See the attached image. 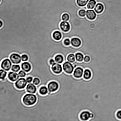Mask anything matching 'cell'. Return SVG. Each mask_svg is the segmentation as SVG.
<instances>
[{"label":"cell","mask_w":121,"mask_h":121,"mask_svg":"<svg viewBox=\"0 0 121 121\" xmlns=\"http://www.w3.org/2000/svg\"><path fill=\"white\" fill-rule=\"evenodd\" d=\"M37 98L35 94L27 93L25 95L22 97V101L26 106H30L35 104L36 102Z\"/></svg>","instance_id":"6da1fadb"},{"label":"cell","mask_w":121,"mask_h":121,"mask_svg":"<svg viewBox=\"0 0 121 121\" xmlns=\"http://www.w3.org/2000/svg\"><path fill=\"white\" fill-rule=\"evenodd\" d=\"M63 69L68 74H72L73 73L74 68L73 64L68 61L63 62L62 64Z\"/></svg>","instance_id":"7a4b0ae2"},{"label":"cell","mask_w":121,"mask_h":121,"mask_svg":"<svg viewBox=\"0 0 121 121\" xmlns=\"http://www.w3.org/2000/svg\"><path fill=\"white\" fill-rule=\"evenodd\" d=\"M12 65V62L9 58H5L3 60L0 65L1 68L6 71L10 70Z\"/></svg>","instance_id":"3957f363"},{"label":"cell","mask_w":121,"mask_h":121,"mask_svg":"<svg viewBox=\"0 0 121 121\" xmlns=\"http://www.w3.org/2000/svg\"><path fill=\"white\" fill-rule=\"evenodd\" d=\"M94 117L93 114L88 111L82 112L79 115V117L81 121H88Z\"/></svg>","instance_id":"277c9868"},{"label":"cell","mask_w":121,"mask_h":121,"mask_svg":"<svg viewBox=\"0 0 121 121\" xmlns=\"http://www.w3.org/2000/svg\"><path fill=\"white\" fill-rule=\"evenodd\" d=\"M27 83L26 79L25 78H20L15 82V85L17 88L22 89L25 88Z\"/></svg>","instance_id":"5b68a950"},{"label":"cell","mask_w":121,"mask_h":121,"mask_svg":"<svg viewBox=\"0 0 121 121\" xmlns=\"http://www.w3.org/2000/svg\"><path fill=\"white\" fill-rule=\"evenodd\" d=\"M9 59L14 64H20L22 60L21 55L16 53L11 54L10 55Z\"/></svg>","instance_id":"8992f818"},{"label":"cell","mask_w":121,"mask_h":121,"mask_svg":"<svg viewBox=\"0 0 121 121\" xmlns=\"http://www.w3.org/2000/svg\"><path fill=\"white\" fill-rule=\"evenodd\" d=\"M59 85L57 82L55 81L49 82L47 85V88L48 91L50 92H53L56 91L59 88Z\"/></svg>","instance_id":"52a82bcc"},{"label":"cell","mask_w":121,"mask_h":121,"mask_svg":"<svg viewBox=\"0 0 121 121\" xmlns=\"http://www.w3.org/2000/svg\"><path fill=\"white\" fill-rule=\"evenodd\" d=\"M51 67L53 72L56 74L60 73L63 70L62 65L56 62L51 65Z\"/></svg>","instance_id":"ba28073f"},{"label":"cell","mask_w":121,"mask_h":121,"mask_svg":"<svg viewBox=\"0 0 121 121\" xmlns=\"http://www.w3.org/2000/svg\"><path fill=\"white\" fill-rule=\"evenodd\" d=\"M84 70L82 67H77L75 69L73 74V76L76 78H81L83 76Z\"/></svg>","instance_id":"9c48e42d"},{"label":"cell","mask_w":121,"mask_h":121,"mask_svg":"<svg viewBox=\"0 0 121 121\" xmlns=\"http://www.w3.org/2000/svg\"><path fill=\"white\" fill-rule=\"evenodd\" d=\"M97 14L93 9H87L86 10V17L89 20L92 21L96 18Z\"/></svg>","instance_id":"30bf717a"},{"label":"cell","mask_w":121,"mask_h":121,"mask_svg":"<svg viewBox=\"0 0 121 121\" xmlns=\"http://www.w3.org/2000/svg\"><path fill=\"white\" fill-rule=\"evenodd\" d=\"M60 27L63 32H69L70 29V26L68 21H62L60 24Z\"/></svg>","instance_id":"8fae6325"},{"label":"cell","mask_w":121,"mask_h":121,"mask_svg":"<svg viewBox=\"0 0 121 121\" xmlns=\"http://www.w3.org/2000/svg\"><path fill=\"white\" fill-rule=\"evenodd\" d=\"M26 89L27 92L33 94H35L37 90L36 86L31 83L27 85Z\"/></svg>","instance_id":"7c38bea8"},{"label":"cell","mask_w":121,"mask_h":121,"mask_svg":"<svg viewBox=\"0 0 121 121\" xmlns=\"http://www.w3.org/2000/svg\"><path fill=\"white\" fill-rule=\"evenodd\" d=\"M71 45L73 47L78 48L80 47L82 43L81 39L79 38L73 37L70 39Z\"/></svg>","instance_id":"4fadbf2b"},{"label":"cell","mask_w":121,"mask_h":121,"mask_svg":"<svg viewBox=\"0 0 121 121\" xmlns=\"http://www.w3.org/2000/svg\"><path fill=\"white\" fill-rule=\"evenodd\" d=\"M21 67L22 70L26 73L30 72L32 68L31 65L28 61H25L22 63Z\"/></svg>","instance_id":"5bb4252c"},{"label":"cell","mask_w":121,"mask_h":121,"mask_svg":"<svg viewBox=\"0 0 121 121\" xmlns=\"http://www.w3.org/2000/svg\"><path fill=\"white\" fill-rule=\"evenodd\" d=\"M104 9V5L101 3H98L96 4L94 8V10L97 14H99L103 12Z\"/></svg>","instance_id":"9a60e30c"},{"label":"cell","mask_w":121,"mask_h":121,"mask_svg":"<svg viewBox=\"0 0 121 121\" xmlns=\"http://www.w3.org/2000/svg\"><path fill=\"white\" fill-rule=\"evenodd\" d=\"M18 74L13 72H9L8 74V79L11 81L15 82L17 80L19 77Z\"/></svg>","instance_id":"2e32d148"},{"label":"cell","mask_w":121,"mask_h":121,"mask_svg":"<svg viewBox=\"0 0 121 121\" xmlns=\"http://www.w3.org/2000/svg\"><path fill=\"white\" fill-rule=\"evenodd\" d=\"M52 36L54 40L56 41H59L61 39L62 35L60 31L56 30L53 33Z\"/></svg>","instance_id":"e0dca14e"},{"label":"cell","mask_w":121,"mask_h":121,"mask_svg":"<svg viewBox=\"0 0 121 121\" xmlns=\"http://www.w3.org/2000/svg\"><path fill=\"white\" fill-rule=\"evenodd\" d=\"M92 75L90 69H86L84 70L82 77L84 79H89L91 78Z\"/></svg>","instance_id":"ac0fdd59"},{"label":"cell","mask_w":121,"mask_h":121,"mask_svg":"<svg viewBox=\"0 0 121 121\" xmlns=\"http://www.w3.org/2000/svg\"><path fill=\"white\" fill-rule=\"evenodd\" d=\"M54 59L55 62L59 64H62L64 61V56L60 54L56 55L55 56Z\"/></svg>","instance_id":"d6986e66"},{"label":"cell","mask_w":121,"mask_h":121,"mask_svg":"<svg viewBox=\"0 0 121 121\" xmlns=\"http://www.w3.org/2000/svg\"><path fill=\"white\" fill-rule=\"evenodd\" d=\"M97 2L95 0H89L86 7L87 9H94Z\"/></svg>","instance_id":"ffe728a7"},{"label":"cell","mask_w":121,"mask_h":121,"mask_svg":"<svg viewBox=\"0 0 121 121\" xmlns=\"http://www.w3.org/2000/svg\"><path fill=\"white\" fill-rule=\"evenodd\" d=\"M89 0H76V2L79 7H83L86 6Z\"/></svg>","instance_id":"44dd1931"},{"label":"cell","mask_w":121,"mask_h":121,"mask_svg":"<svg viewBox=\"0 0 121 121\" xmlns=\"http://www.w3.org/2000/svg\"><path fill=\"white\" fill-rule=\"evenodd\" d=\"M75 56L76 60L77 61L81 62L83 60L84 56L82 53L77 52L75 54Z\"/></svg>","instance_id":"7402d4cb"},{"label":"cell","mask_w":121,"mask_h":121,"mask_svg":"<svg viewBox=\"0 0 121 121\" xmlns=\"http://www.w3.org/2000/svg\"><path fill=\"white\" fill-rule=\"evenodd\" d=\"M48 92L47 87L46 86H43L41 87L39 90L40 94L42 95L47 94Z\"/></svg>","instance_id":"603a6c76"},{"label":"cell","mask_w":121,"mask_h":121,"mask_svg":"<svg viewBox=\"0 0 121 121\" xmlns=\"http://www.w3.org/2000/svg\"><path fill=\"white\" fill-rule=\"evenodd\" d=\"M75 55L73 53L69 54L67 57V60L71 63L74 62L75 61Z\"/></svg>","instance_id":"cb8c5ba5"},{"label":"cell","mask_w":121,"mask_h":121,"mask_svg":"<svg viewBox=\"0 0 121 121\" xmlns=\"http://www.w3.org/2000/svg\"><path fill=\"white\" fill-rule=\"evenodd\" d=\"M21 69V67L18 64H14L12 65L11 70L13 72H18Z\"/></svg>","instance_id":"d4e9b609"},{"label":"cell","mask_w":121,"mask_h":121,"mask_svg":"<svg viewBox=\"0 0 121 121\" xmlns=\"http://www.w3.org/2000/svg\"><path fill=\"white\" fill-rule=\"evenodd\" d=\"M7 72L4 70L0 69V79L4 80L7 75Z\"/></svg>","instance_id":"484cf974"},{"label":"cell","mask_w":121,"mask_h":121,"mask_svg":"<svg viewBox=\"0 0 121 121\" xmlns=\"http://www.w3.org/2000/svg\"><path fill=\"white\" fill-rule=\"evenodd\" d=\"M61 18L63 21H68L70 18L69 15L68 13H65L62 15Z\"/></svg>","instance_id":"4316f807"},{"label":"cell","mask_w":121,"mask_h":121,"mask_svg":"<svg viewBox=\"0 0 121 121\" xmlns=\"http://www.w3.org/2000/svg\"><path fill=\"white\" fill-rule=\"evenodd\" d=\"M86 10L84 9H80L78 12L79 15L81 17H83L86 16Z\"/></svg>","instance_id":"83f0119b"},{"label":"cell","mask_w":121,"mask_h":121,"mask_svg":"<svg viewBox=\"0 0 121 121\" xmlns=\"http://www.w3.org/2000/svg\"><path fill=\"white\" fill-rule=\"evenodd\" d=\"M22 61L23 62L27 61L29 59L28 56L26 54H23L21 55Z\"/></svg>","instance_id":"f1b7e54d"},{"label":"cell","mask_w":121,"mask_h":121,"mask_svg":"<svg viewBox=\"0 0 121 121\" xmlns=\"http://www.w3.org/2000/svg\"><path fill=\"white\" fill-rule=\"evenodd\" d=\"M32 83L36 86L39 85L40 82V80L38 78L35 77L33 78L32 81Z\"/></svg>","instance_id":"f546056e"},{"label":"cell","mask_w":121,"mask_h":121,"mask_svg":"<svg viewBox=\"0 0 121 121\" xmlns=\"http://www.w3.org/2000/svg\"><path fill=\"white\" fill-rule=\"evenodd\" d=\"M64 44L65 46H68L70 45V40L68 38L65 39L63 41Z\"/></svg>","instance_id":"4dcf8cb0"},{"label":"cell","mask_w":121,"mask_h":121,"mask_svg":"<svg viewBox=\"0 0 121 121\" xmlns=\"http://www.w3.org/2000/svg\"><path fill=\"white\" fill-rule=\"evenodd\" d=\"M18 74L20 77L21 78L24 77L26 76V72L23 70H20L18 73Z\"/></svg>","instance_id":"1f68e13d"},{"label":"cell","mask_w":121,"mask_h":121,"mask_svg":"<svg viewBox=\"0 0 121 121\" xmlns=\"http://www.w3.org/2000/svg\"><path fill=\"white\" fill-rule=\"evenodd\" d=\"M90 60V57L88 55H86L84 57L83 60L86 62H89Z\"/></svg>","instance_id":"d6a6232c"},{"label":"cell","mask_w":121,"mask_h":121,"mask_svg":"<svg viewBox=\"0 0 121 121\" xmlns=\"http://www.w3.org/2000/svg\"><path fill=\"white\" fill-rule=\"evenodd\" d=\"M116 116L117 118L121 121V110H119L117 112Z\"/></svg>","instance_id":"836d02e7"},{"label":"cell","mask_w":121,"mask_h":121,"mask_svg":"<svg viewBox=\"0 0 121 121\" xmlns=\"http://www.w3.org/2000/svg\"><path fill=\"white\" fill-rule=\"evenodd\" d=\"M33 78L31 76H29L26 78V80L27 83H31L33 81Z\"/></svg>","instance_id":"e575fe53"},{"label":"cell","mask_w":121,"mask_h":121,"mask_svg":"<svg viewBox=\"0 0 121 121\" xmlns=\"http://www.w3.org/2000/svg\"><path fill=\"white\" fill-rule=\"evenodd\" d=\"M55 62V61L53 58L50 59L49 61V64L51 65Z\"/></svg>","instance_id":"d590c367"},{"label":"cell","mask_w":121,"mask_h":121,"mask_svg":"<svg viewBox=\"0 0 121 121\" xmlns=\"http://www.w3.org/2000/svg\"><path fill=\"white\" fill-rule=\"evenodd\" d=\"M3 21L0 20V28H1L3 26Z\"/></svg>","instance_id":"8d00e7d4"},{"label":"cell","mask_w":121,"mask_h":121,"mask_svg":"<svg viewBox=\"0 0 121 121\" xmlns=\"http://www.w3.org/2000/svg\"><path fill=\"white\" fill-rule=\"evenodd\" d=\"M22 47H21V50H22Z\"/></svg>","instance_id":"74e56055"},{"label":"cell","mask_w":121,"mask_h":121,"mask_svg":"<svg viewBox=\"0 0 121 121\" xmlns=\"http://www.w3.org/2000/svg\"><path fill=\"white\" fill-rule=\"evenodd\" d=\"M1 2V0H0V3Z\"/></svg>","instance_id":"f35d334b"}]
</instances>
